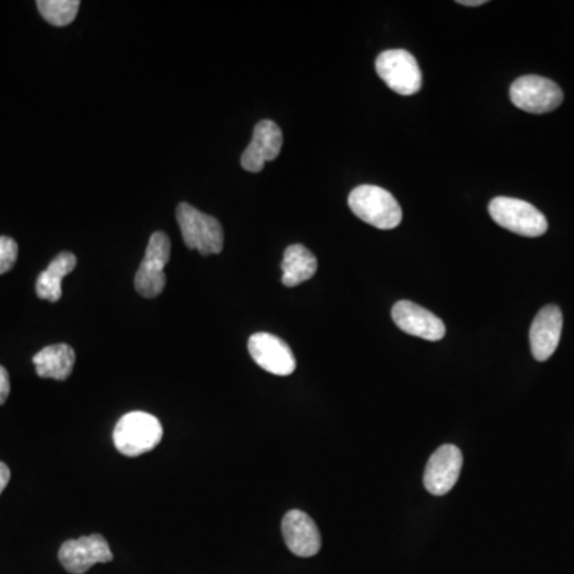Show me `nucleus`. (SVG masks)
<instances>
[{"instance_id": "f257e3e1", "label": "nucleus", "mask_w": 574, "mask_h": 574, "mask_svg": "<svg viewBox=\"0 0 574 574\" xmlns=\"http://www.w3.org/2000/svg\"><path fill=\"white\" fill-rule=\"evenodd\" d=\"M351 211L375 229H396L402 221L398 200L377 185H359L348 197Z\"/></svg>"}, {"instance_id": "f03ea898", "label": "nucleus", "mask_w": 574, "mask_h": 574, "mask_svg": "<svg viewBox=\"0 0 574 574\" xmlns=\"http://www.w3.org/2000/svg\"><path fill=\"white\" fill-rule=\"evenodd\" d=\"M162 437V423L146 412L126 413L114 429L115 447L125 457H139L154 450Z\"/></svg>"}, {"instance_id": "7ed1b4c3", "label": "nucleus", "mask_w": 574, "mask_h": 574, "mask_svg": "<svg viewBox=\"0 0 574 574\" xmlns=\"http://www.w3.org/2000/svg\"><path fill=\"white\" fill-rule=\"evenodd\" d=\"M176 217L187 248L197 249L201 256L221 254L224 249V229L216 217L198 211L190 203L177 206Z\"/></svg>"}, {"instance_id": "20e7f679", "label": "nucleus", "mask_w": 574, "mask_h": 574, "mask_svg": "<svg viewBox=\"0 0 574 574\" xmlns=\"http://www.w3.org/2000/svg\"><path fill=\"white\" fill-rule=\"evenodd\" d=\"M488 213L503 229L527 238L544 235L549 229L547 219L539 209L517 198H493L488 205Z\"/></svg>"}, {"instance_id": "39448f33", "label": "nucleus", "mask_w": 574, "mask_h": 574, "mask_svg": "<svg viewBox=\"0 0 574 574\" xmlns=\"http://www.w3.org/2000/svg\"><path fill=\"white\" fill-rule=\"evenodd\" d=\"M171 241L168 235L163 232H155L150 236L147 244L146 256L142 259L134 287L138 294L146 299H154L162 294L166 286L165 267L170 262Z\"/></svg>"}, {"instance_id": "423d86ee", "label": "nucleus", "mask_w": 574, "mask_h": 574, "mask_svg": "<svg viewBox=\"0 0 574 574\" xmlns=\"http://www.w3.org/2000/svg\"><path fill=\"white\" fill-rule=\"evenodd\" d=\"M509 95L514 106L530 114H547L563 103L562 88L539 75H523L512 83Z\"/></svg>"}, {"instance_id": "0eeeda50", "label": "nucleus", "mask_w": 574, "mask_h": 574, "mask_svg": "<svg viewBox=\"0 0 574 574\" xmlns=\"http://www.w3.org/2000/svg\"><path fill=\"white\" fill-rule=\"evenodd\" d=\"M375 69L378 77L398 95H415L421 90L423 75L420 66L407 50H386L378 56Z\"/></svg>"}, {"instance_id": "6e6552de", "label": "nucleus", "mask_w": 574, "mask_h": 574, "mask_svg": "<svg viewBox=\"0 0 574 574\" xmlns=\"http://www.w3.org/2000/svg\"><path fill=\"white\" fill-rule=\"evenodd\" d=\"M58 557L71 574L87 573L96 563H109L114 559L109 543L101 535L69 539L59 549Z\"/></svg>"}, {"instance_id": "1a4fd4ad", "label": "nucleus", "mask_w": 574, "mask_h": 574, "mask_svg": "<svg viewBox=\"0 0 574 574\" xmlns=\"http://www.w3.org/2000/svg\"><path fill=\"white\" fill-rule=\"evenodd\" d=\"M463 468V453L457 445L445 444L429 458L426 464V490L434 496H444L455 487Z\"/></svg>"}, {"instance_id": "9d476101", "label": "nucleus", "mask_w": 574, "mask_h": 574, "mask_svg": "<svg viewBox=\"0 0 574 574\" xmlns=\"http://www.w3.org/2000/svg\"><path fill=\"white\" fill-rule=\"evenodd\" d=\"M249 354L257 366L270 374L287 377L294 374L297 362L294 353L284 340L276 335L259 332L252 335L248 342Z\"/></svg>"}, {"instance_id": "9b49d317", "label": "nucleus", "mask_w": 574, "mask_h": 574, "mask_svg": "<svg viewBox=\"0 0 574 574\" xmlns=\"http://www.w3.org/2000/svg\"><path fill=\"white\" fill-rule=\"evenodd\" d=\"M283 147V131L272 120L257 123L251 142L241 155V166L249 173L264 170L265 163L280 157Z\"/></svg>"}, {"instance_id": "f8f14e48", "label": "nucleus", "mask_w": 574, "mask_h": 574, "mask_svg": "<svg viewBox=\"0 0 574 574\" xmlns=\"http://www.w3.org/2000/svg\"><path fill=\"white\" fill-rule=\"evenodd\" d=\"M393 321L405 334L428 342L444 339L445 324L434 313L409 300H401L393 307Z\"/></svg>"}, {"instance_id": "ddd939ff", "label": "nucleus", "mask_w": 574, "mask_h": 574, "mask_svg": "<svg viewBox=\"0 0 574 574\" xmlns=\"http://www.w3.org/2000/svg\"><path fill=\"white\" fill-rule=\"evenodd\" d=\"M563 315L557 305H547L539 310L530 329V346L533 358L544 362L557 350L562 337Z\"/></svg>"}, {"instance_id": "4468645a", "label": "nucleus", "mask_w": 574, "mask_h": 574, "mask_svg": "<svg viewBox=\"0 0 574 574\" xmlns=\"http://www.w3.org/2000/svg\"><path fill=\"white\" fill-rule=\"evenodd\" d=\"M281 530L287 549L297 557H313L321 551V533L305 512L297 509L287 512Z\"/></svg>"}, {"instance_id": "2eb2a0df", "label": "nucleus", "mask_w": 574, "mask_h": 574, "mask_svg": "<svg viewBox=\"0 0 574 574\" xmlns=\"http://www.w3.org/2000/svg\"><path fill=\"white\" fill-rule=\"evenodd\" d=\"M39 377L64 382L71 377L75 366V351L66 343L47 346L32 358Z\"/></svg>"}, {"instance_id": "dca6fc26", "label": "nucleus", "mask_w": 574, "mask_h": 574, "mask_svg": "<svg viewBox=\"0 0 574 574\" xmlns=\"http://www.w3.org/2000/svg\"><path fill=\"white\" fill-rule=\"evenodd\" d=\"M77 267V257L72 252H61L50 262L47 270L40 273L36 283V294L39 299L58 302L63 295V283L69 273Z\"/></svg>"}, {"instance_id": "f3484780", "label": "nucleus", "mask_w": 574, "mask_h": 574, "mask_svg": "<svg viewBox=\"0 0 574 574\" xmlns=\"http://www.w3.org/2000/svg\"><path fill=\"white\" fill-rule=\"evenodd\" d=\"M283 284L286 287H295L305 281L311 280L318 272V259L310 249L302 244H292L284 252Z\"/></svg>"}, {"instance_id": "a211bd4d", "label": "nucleus", "mask_w": 574, "mask_h": 574, "mask_svg": "<svg viewBox=\"0 0 574 574\" xmlns=\"http://www.w3.org/2000/svg\"><path fill=\"white\" fill-rule=\"evenodd\" d=\"M40 15L47 23L63 28L75 20L79 13V0H39L37 2Z\"/></svg>"}, {"instance_id": "6ab92c4d", "label": "nucleus", "mask_w": 574, "mask_h": 574, "mask_svg": "<svg viewBox=\"0 0 574 574\" xmlns=\"http://www.w3.org/2000/svg\"><path fill=\"white\" fill-rule=\"evenodd\" d=\"M18 259V244L8 236H0V275L10 272Z\"/></svg>"}, {"instance_id": "aec40b11", "label": "nucleus", "mask_w": 574, "mask_h": 574, "mask_svg": "<svg viewBox=\"0 0 574 574\" xmlns=\"http://www.w3.org/2000/svg\"><path fill=\"white\" fill-rule=\"evenodd\" d=\"M10 396V377H8L7 369L0 366V405H4Z\"/></svg>"}, {"instance_id": "412c9836", "label": "nucleus", "mask_w": 574, "mask_h": 574, "mask_svg": "<svg viewBox=\"0 0 574 574\" xmlns=\"http://www.w3.org/2000/svg\"><path fill=\"white\" fill-rule=\"evenodd\" d=\"M10 476H12V474H10V469H8L7 464L0 461V495L4 492L8 482H10Z\"/></svg>"}, {"instance_id": "4be33fe9", "label": "nucleus", "mask_w": 574, "mask_h": 574, "mask_svg": "<svg viewBox=\"0 0 574 574\" xmlns=\"http://www.w3.org/2000/svg\"><path fill=\"white\" fill-rule=\"evenodd\" d=\"M458 4L464 7H479V5L487 4V0H460Z\"/></svg>"}]
</instances>
